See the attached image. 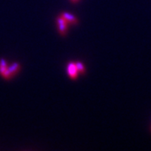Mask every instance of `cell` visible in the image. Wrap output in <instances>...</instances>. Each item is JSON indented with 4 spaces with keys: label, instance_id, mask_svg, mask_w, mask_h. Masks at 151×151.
I'll return each instance as SVG.
<instances>
[{
    "label": "cell",
    "instance_id": "4",
    "mask_svg": "<svg viewBox=\"0 0 151 151\" xmlns=\"http://www.w3.org/2000/svg\"><path fill=\"white\" fill-rule=\"evenodd\" d=\"M61 16L66 20L69 25H76L78 23V19L74 15L71 14L70 12H64L61 14Z\"/></svg>",
    "mask_w": 151,
    "mask_h": 151
},
{
    "label": "cell",
    "instance_id": "1",
    "mask_svg": "<svg viewBox=\"0 0 151 151\" xmlns=\"http://www.w3.org/2000/svg\"><path fill=\"white\" fill-rule=\"evenodd\" d=\"M56 24H57L58 31H59L60 35L65 36L66 32H67L68 26H69V24L66 22V20L61 15H60L56 18Z\"/></svg>",
    "mask_w": 151,
    "mask_h": 151
},
{
    "label": "cell",
    "instance_id": "6",
    "mask_svg": "<svg viewBox=\"0 0 151 151\" xmlns=\"http://www.w3.org/2000/svg\"><path fill=\"white\" fill-rule=\"evenodd\" d=\"M76 67H77L79 73L83 74L85 73L86 69L83 63H81V62H76Z\"/></svg>",
    "mask_w": 151,
    "mask_h": 151
},
{
    "label": "cell",
    "instance_id": "7",
    "mask_svg": "<svg viewBox=\"0 0 151 151\" xmlns=\"http://www.w3.org/2000/svg\"><path fill=\"white\" fill-rule=\"evenodd\" d=\"M72 2H74V3H76V2H77L79 0H70Z\"/></svg>",
    "mask_w": 151,
    "mask_h": 151
},
{
    "label": "cell",
    "instance_id": "5",
    "mask_svg": "<svg viewBox=\"0 0 151 151\" xmlns=\"http://www.w3.org/2000/svg\"><path fill=\"white\" fill-rule=\"evenodd\" d=\"M8 68V63L7 62L4 60V59H1L0 60V74L2 75L4 73L6 70Z\"/></svg>",
    "mask_w": 151,
    "mask_h": 151
},
{
    "label": "cell",
    "instance_id": "3",
    "mask_svg": "<svg viewBox=\"0 0 151 151\" xmlns=\"http://www.w3.org/2000/svg\"><path fill=\"white\" fill-rule=\"evenodd\" d=\"M67 73L72 80H76L78 77L79 72H78L77 67L76 65V63L74 62H70L67 65Z\"/></svg>",
    "mask_w": 151,
    "mask_h": 151
},
{
    "label": "cell",
    "instance_id": "2",
    "mask_svg": "<svg viewBox=\"0 0 151 151\" xmlns=\"http://www.w3.org/2000/svg\"><path fill=\"white\" fill-rule=\"evenodd\" d=\"M20 70V65L19 63H15L10 65V66H8V68L7 70H6L4 73L2 74V76L6 79V80H9L10 78H12V76H14Z\"/></svg>",
    "mask_w": 151,
    "mask_h": 151
}]
</instances>
